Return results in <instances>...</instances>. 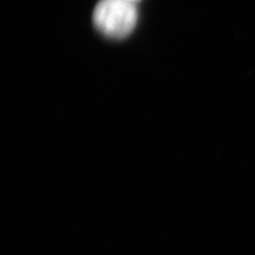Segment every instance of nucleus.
<instances>
[{
  "label": "nucleus",
  "instance_id": "obj_1",
  "mask_svg": "<svg viewBox=\"0 0 255 255\" xmlns=\"http://www.w3.org/2000/svg\"><path fill=\"white\" fill-rule=\"evenodd\" d=\"M92 19L95 26L104 36L124 38L135 28L138 12L135 2L127 0H101L96 5Z\"/></svg>",
  "mask_w": 255,
  "mask_h": 255
},
{
  "label": "nucleus",
  "instance_id": "obj_2",
  "mask_svg": "<svg viewBox=\"0 0 255 255\" xmlns=\"http://www.w3.org/2000/svg\"><path fill=\"white\" fill-rule=\"evenodd\" d=\"M127 1H130V2H137L138 0H127Z\"/></svg>",
  "mask_w": 255,
  "mask_h": 255
}]
</instances>
